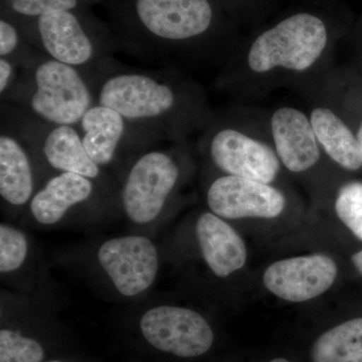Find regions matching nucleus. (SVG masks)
<instances>
[{
  "label": "nucleus",
  "mask_w": 362,
  "mask_h": 362,
  "mask_svg": "<svg viewBox=\"0 0 362 362\" xmlns=\"http://www.w3.org/2000/svg\"><path fill=\"white\" fill-rule=\"evenodd\" d=\"M329 42V30L320 16L294 13L252 40L245 52L244 68L252 80L306 75L327 59Z\"/></svg>",
  "instance_id": "obj_1"
},
{
  "label": "nucleus",
  "mask_w": 362,
  "mask_h": 362,
  "mask_svg": "<svg viewBox=\"0 0 362 362\" xmlns=\"http://www.w3.org/2000/svg\"><path fill=\"white\" fill-rule=\"evenodd\" d=\"M187 98L171 81L123 71L105 78L98 90L97 104L118 112L128 122L169 128L177 123Z\"/></svg>",
  "instance_id": "obj_2"
},
{
  "label": "nucleus",
  "mask_w": 362,
  "mask_h": 362,
  "mask_svg": "<svg viewBox=\"0 0 362 362\" xmlns=\"http://www.w3.org/2000/svg\"><path fill=\"white\" fill-rule=\"evenodd\" d=\"M28 101L33 113L49 125H76L94 105L78 69L49 58L33 69Z\"/></svg>",
  "instance_id": "obj_3"
},
{
  "label": "nucleus",
  "mask_w": 362,
  "mask_h": 362,
  "mask_svg": "<svg viewBox=\"0 0 362 362\" xmlns=\"http://www.w3.org/2000/svg\"><path fill=\"white\" fill-rule=\"evenodd\" d=\"M180 168L170 154L160 150L147 152L133 164L122 190L126 216L145 225L158 218L180 180Z\"/></svg>",
  "instance_id": "obj_4"
},
{
  "label": "nucleus",
  "mask_w": 362,
  "mask_h": 362,
  "mask_svg": "<svg viewBox=\"0 0 362 362\" xmlns=\"http://www.w3.org/2000/svg\"><path fill=\"white\" fill-rule=\"evenodd\" d=\"M140 329L154 349L185 358L202 356L214 343L213 329L206 319L183 307L149 309L140 320Z\"/></svg>",
  "instance_id": "obj_5"
},
{
  "label": "nucleus",
  "mask_w": 362,
  "mask_h": 362,
  "mask_svg": "<svg viewBox=\"0 0 362 362\" xmlns=\"http://www.w3.org/2000/svg\"><path fill=\"white\" fill-rule=\"evenodd\" d=\"M209 156L226 175L271 185L281 168L273 145L233 126L214 130L209 140Z\"/></svg>",
  "instance_id": "obj_6"
},
{
  "label": "nucleus",
  "mask_w": 362,
  "mask_h": 362,
  "mask_svg": "<svg viewBox=\"0 0 362 362\" xmlns=\"http://www.w3.org/2000/svg\"><path fill=\"white\" fill-rule=\"evenodd\" d=\"M100 265L125 297H135L148 290L157 277L158 252L142 235H126L105 242L98 252Z\"/></svg>",
  "instance_id": "obj_7"
},
{
  "label": "nucleus",
  "mask_w": 362,
  "mask_h": 362,
  "mask_svg": "<svg viewBox=\"0 0 362 362\" xmlns=\"http://www.w3.org/2000/svg\"><path fill=\"white\" fill-rule=\"evenodd\" d=\"M135 11L149 35L168 42L199 39L214 21L209 0H136Z\"/></svg>",
  "instance_id": "obj_8"
},
{
  "label": "nucleus",
  "mask_w": 362,
  "mask_h": 362,
  "mask_svg": "<svg viewBox=\"0 0 362 362\" xmlns=\"http://www.w3.org/2000/svg\"><path fill=\"white\" fill-rule=\"evenodd\" d=\"M211 213L226 220L274 218L284 211L286 197L268 183L225 175L211 183L206 194Z\"/></svg>",
  "instance_id": "obj_9"
},
{
  "label": "nucleus",
  "mask_w": 362,
  "mask_h": 362,
  "mask_svg": "<svg viewBox=\"0 0 362 362\" xmlns=\"http://www.w3.org/2000/svg\"><path fill=\"white\" fill-rule=\"evenodd\" d=\"M337 276L335 262L317 254L276 262L267 269L263 280L276 296L299 303L327 291Z\"/></svg>",
  "instance_id": "obj_10"
},
{
  "label": "nucleus",
  "mask_w": 362,
  "mask_h": 362,
  "mask_svg": "<svg viewBox=\"0 0 362 362\" xmlns=\"http://www.w3.org/2000/svg\"><path fill=\"white\" fill-rule=\"evenodd\" d=\"M270 135L281 163L291 173H305L320 159L322 149L310 119L299 109H276L270 118Z\"/></svg>",
  "instance_id": "obj_11"
},
{
  "label": "nucleus",
  "mask_w": 362,
  "mask_h": 362,
  "mask_svg": "<svg viewBox=\"0 0 362 362\" xmlns=\"http://www.w3.org/2000/svg\"><path fill=\"white\" fill-rule=\"evenodd\" d=\"M40 45L49 59L78 68L96 56V47L82 23L70 11H56L37 18Z\"/></svg>",
  "instance_id": "obj_12"
},
{
  "label": "nucleus",
  "mask_w": 362,
  "mask_h": 362,
  "mask_svg": "<svg viewBox=\"0 0 362 362\" xmlns=\"http://www.w3.org/2000/svg\"><path fill=\"white\" fill-rule=\"evenodd\" d=\"M202 254L214 275L226 278L247 261V249L239 233L214 213L202 214L197 223Z\"/></svg>",
  "instance_id": "obj_13"
},
{
  "label": "nucleus",
  "mask_w": 362,
  "mask_h": 362,
  "mask_svg": "<svg viewBox=\"0 0 362 362\" xmlns=\"http://www.w3.org/2000/svg\"><path fill=\"white\" fill-rule=\"evenodd\" d=\"M309 119L321 149L335 163L349 171L362 168V154L356 131L329 106L314 107Z\"/></svg>",
  "instance_id": "obj_14"
},
{
  "label": "nucleus",
  "mask_w": 362,
  "mask_h": 362,
  "mask_svg": "<svg viewBox=\"0 0 362 362\" xmlns=\"http://www.w3.org/2000/svg\"><path fill=\"white\" fill-rule=\"evenodd\" d=\"M94 192L92 180L76 173H62L47 181L42 189L33 195L30 211L42 225L59 223L71 207L90 199Z\"/></svg>",
  "instance_id": "obj_15"
},
{
  "label": "nucleus",
  "mask_w": 362,
  "mask_h": 362,
  "mask_svg": "<svg viewBox=\"0 0 362 362\" xmlns=\"http://www.w3.org/2000/svg\"><path fill=\"white\" fill-rule=\"evenodd\" d=\"M128 123L118 112L99 104L93 105L81 119L83 144L100 168L113 161L125 138Z\"/></svg>",
  "instance_id": "obj_16"
},
{
  "label": "nucleus",
  "mask_w": 362,
  "mask_h": 362,
  "mask_svg": "<svg viewBox=\"0 0 362 362\" xmlns=\"http://www.w3.org/2000/svg\"><path fill=\"white\" fill-rule=\"evenodd\" d=\"M42 154L51 168L95 180L100 166L90 158L80 132L70 125H52L42 138Z\"/></svg>",
  "instance_id": "obj_17"
},
{
  "label": "nucleus",
  "mask_w": 362,
  "mask_h": 362,
  "mask_svg": "<svg viewBox=\"0 0 362 362\" xmlns=\"http://www.w3.org/2000/svg\"><path fill=\"white\" fill-rule=\"evenodd\" d=\"M33 175L30 157L13 136L0 137V195L9 204L21 206L32 201Z\"/></svg>",
  "instance_id": "obj_18"
},
{
  "label": "nucleus",
  "mask_w": 362,
  "mask_h": 362,
  "mask_svg": "<svg viewBox=\"0 0 362 362\" xmlns=\"http://www.w3.org/2000/svg\"><path fill=\"white\" fill-rule=\"evenodd\" d=\"M313 362H362V318L326 331L311 350Z\"/></svg>",
  "instance_id": "obj_19"
},
{
  "label": "nucleus",
  "mask_w": 362,
  "mask_h": 362,
  "mask_svg": "<svg viewBox=\"0 0 362 362\" xmlns=\"http://www.w3.org/2000/svg\"><path fill=\"white\" fill-rule=\"evenodd\" d=\"M45 351L33 338L16 331H0V362H42Z\"/></svg>",
  "instance_id": "obj_20"
},
{
  "label": "nucleus",
  "mask_w": 362,
  "mask_h": 362,
  "mask_svg": "<svg viewBox=\"0 0 362 362\" xmlns=\"http://www.w3.org/2000/svg\"><path fill=\"white\" fill-rule=\"evenodd\" d=\"M335 211L342 223L362 240L361 181H351L339 188L335 201Z\"/></svg>",
  "instance_id": "obj_21"
},
{
  "label": "nucleus",
  "mask_w": 362,
  "mask_h": 362,
  "mask_svg": "<svg viewBox=\"0 0 362 362\" xmlns=\"http://www.w3.org/2000/svg\"><path fill=\"white\" fill-rule=\"evenodd\" d=\"M28 242L25 233L13 226H0V272L11 273L23 265L28 257Z\"/></svg>",
  "instance_id": "obj_22"
},
{
  "label": "nucleus",
  "mask_w": 362,
  "mask_h": 362,
  "mask_svg": "<svg viewBox=\"0 0 362 362\" xmlns=\"http://www.w3.org/2000/svg\"><path fill=\"white\" fill-rule=\"evenodd\" d=\"M13 11L28 18H40L56 11H73L78 0H6Z\"/></svg>",
  "instance_id": "obj_23"
},
{
  "label": "nucleus",
  "mask_w": 362,
  "mask_h": 362,
  "mask_svg": "<svg viewBox=\"0 0 362 362\" xmlns=\"http://www.w3.org/2000/svg\"><path fill=\"white\" fill-rule=\"evenodd\" d=\"M20 45L18 30L8 21H0V57L13 58Z\"/></svg>",
  "instance_id": "obj_24"
},
{
  "label": "nucleus",
  "mask_w": 362,
  "mask_h": 362,
  "mask_svg": "<svg viewBox=\"0 0 362 362\" xmlns=\"http://www.w3.org/2000/svg\"><path fill=\"white\" fill-rule=\"evenodd\" d=\"M14 74V65L13 59L2 58L0 57V93L4 95L13 84Z\"/></svg>",
  "instance_id": "obj_25"
},
{
  "label": "nucleus",
  "mask_w": 362,
  "mask_h": 362,
  "mask_svg": "<svg viewBox=\"0 0 362 362\" xmlns=\"http://www.w3.org/2000/svg\"><path fill=\"white\" fill-rule=\"evenodd\" d=\"M352 263L362 275V251L356 252L352 256Z\"/></svg>",
  "instance_id": "obj_26"
},
{
  "label": "nucleus",
  "mask_w": 362,
  "mask_h": 362,
  "mask_svg": "<svg viewBox=\"0 0 362 362\" xmlns=\"http://www.w3.org/2000/svg\"><path fill=\"white\" fill-rule=\"evenodd\" d=\"M354 131H356L357 140H358L359 147H361L362 154V116L361 121H359L358 126H357L356 130Z\"/></svg>",
  "instance_id": "obj_27"
},
{
  "label": "nucleus",
  "mask_w": 362,
  "mask_h": 362,
  "mask_svg": "<svg viewBox=\"0 0 362 362\" xmlns=\"http://www.w3.org/2000/svg\"><path fill=\"white\" fill-rule=\"evenodd\" d=\"M269 362H290V361H286V359H283V358H277V359H274V361H269Z\"/></svg>",
  "instance_id": "obj_28"
},
{
  "label": "nucleus",
  "mask_w": 362,
  "mask_h": 362,
  "mask_svg": "<svg viewBox=\"0 0 362 362\" xmlns=\"http://www.w3.org/2000/svg\"><path fill=\"white\" fill-rule=\"evenodd\" d=\"M49 362H61V361H49Z\"/></svg>",
  "instance_id": "obj_29"
}]
</instances>
